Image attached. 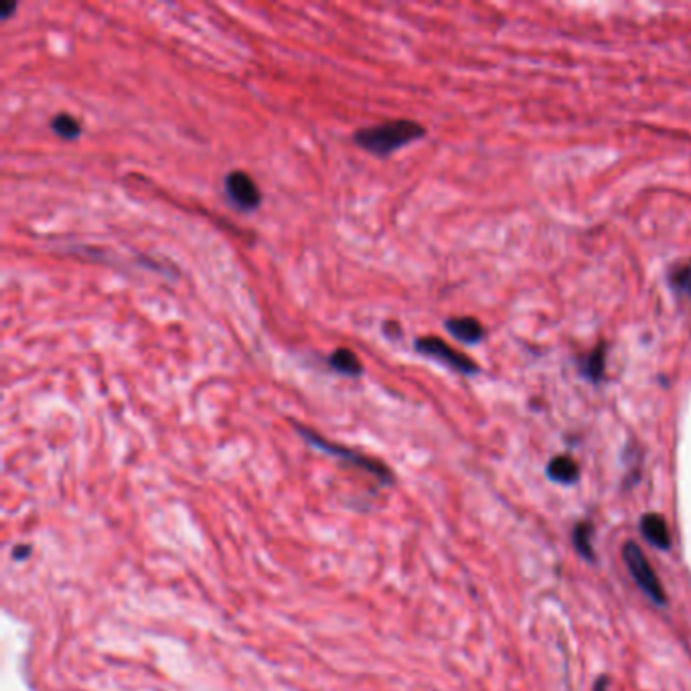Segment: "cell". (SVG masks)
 <instances>
[{"label":"cell","mask_w":691,"mask_h":691,"mask_svg":"<svg viewBox=\"0 0 691 691\" xmlns=\"http://www.w3.org/2000/svg\"><path fill=\"white\" fill-rule=\"evenodd\" d=\"M424 134V126H420L414 120H391V122L357 130L353 140L363 151L377 156H388L400 151L402 146L410 145V142L422 138Z\"/></svg>","instance_id":"6da1fadb"},{"label":"cell","mask_w":691,"mask_h":691,"mask_svg":"<svg viewBox=\"0 0 691 691\" xmlns=\"http://www.w3.org/2000/svg\"><path fill=\"white\" fill-rule=\"evenodd\" d=\"M623 560L629 572L635 580L637 586L643 590V593L651 598L655 604H665L667 596H665V588L661 584L657 572H655L651 561L647 560L645 552L635 544V541H629L623 547Z\"/></svg>","instance_id":"7a4b0ae2"},{"label":"cell","mask_w":691,"mask_h":691,"mask_svg":"<svg viewBox=\"0 0 691 691\" xmlns=\"http://www.w3.org/2000/svg\"><path fill=\"white\" fill-rule=\"evenodd\" d=\"M416 349L420 353H424V355H428V357H434V359H438L440 363H444V365L454 369V372L470 375V373H475L476 369H479L473 359H468L465 353L457 351V349L451 347L446 343V341L438 339V337L418 339Z\"/></svg>","instance_id":"3957f363"},{"label":"cell","mask_w":691,"mask_h":691,"mask_svg":"<svg viewBox=\"0 0 691 691\" xmlns=\"http://www.w3.org/2000/svg\"><path fill=\"white\" fill-rule=\"evenodd\" d=\"M225 195L230 197L235 208L244 211L255 209L262 201L258 185L244 170H233L225 177Z\"/></svg>","instance_id":"277c9868"},{"label":"cell","mask_w":691,"mask_h":691,"mask_svg":"<svg viewBox=\"0 0 691 691\" xmlns=\"http://www.w3.org/2000/svg\"><path fill=\"white\" fill-rule=\"evenodd\" d=\"M298 430H301V434H302V436H304L306 440H309V443H312V444H315V446H318L320 451L333 452V454H337V457L351 459L353 462H357V465L365 467L367 470H372V473L381 475L383 479L388 481V476H389L388 468L383 467V465H380V462H375V460H369V459H365V457H359V454H355V452H351V451H345V448H339V446H334V444H331V443H326V440H323V438H320V436H317L315 432H310V430H306V428H301V426H298Z\"/></svg>","instance_id":"5b68a950"},{"label":"cell","mask_w":691,"mask_h":691,"mask_svg":"<svg viewBox=\"0 0 691 691\" xmlns=\"http://www.w3.org/2000/svg\"><path fill=\"white\" fill-rule=\"evenodd\" d=\"M640 533H643V538L649 541L651 546L659 547V550H669V546H671L669 527L665 519L657 515V513H647V515H643V519H640Z\"/></svg>","instance_id":"8992f818"},{"label":"cell","mask_w":691,"mask_h":691,"mask_svg":"<svg viewBox=\"0 0 691 691\" xmlns=\"http://www.w3.org/2000/svg\"><path fill=\"white\" fill-rule=\"evenodd\" d=\"M446 329L451 331L454 339L462 341V343H479L484 337V331L481 323L473 317H457L446 320Z\"/></svg>","instance_id":"52a82bcc"},{"label":"cell","mask_w":691,"mask_h":691,"mask_svg":"<svg viewBox=\"0 0 691 691\" xmlns=\"http://www.w3.org/2000/svg\"><path fill=\"white\" fill-rule=\"evenodd\" d=\"M578 475L580 468L576 465V460L569 457H555L547 465V476L560 484H574L578 481Z\"/></svg>","instance_id":"ba28073f"},{"label":"cell","mask_w":691,"mask_h":691,"mask_svg":"<svg viewBox=\"0 0 691 691\" xmlns=\"http://www.w3.org/2000/svg\"><path fill=\"white\" fill-rule=\"evenodd\" d=\"M329 365L334 369L337 373H343V375H351V377H357L361 375L363 372V365L357 355H355L351 349H337L331 355L329 359Z\"/></svg>","instance_id":"9c48e42d"},{"label":"cell","mask_w":691,"mask_h":691,"mask_svg":"<svg viewBox=\"0 0 691 691\" xmlns=\"http://www.w3.org/2000/svg\"><path fill=\"white\" fill-rule=\"evenodd\" d=\"M572 541L576 552H578L584 560L593 561L594 560V547H593V525L588 522H580L574 527Z\"/></svg>","instance_id":"30bf717a"},{"label":"cell","mask_w":691,"mask_h":691,"mask_svg":"<svg viewBox=\"0 0 691 691\" xmlns=\"http://www.w3.org/2000/svg\"><path fill=\"white\" fill-rule=\"evenodd\" d=\"M580 367H582V373L586 375L588 380L601 381L602 375H604V369H607V359H604V349L598 347L596 351L590 353L588 357L580 363Z\"/></svg>","instance_id":"8fae6325"},{"label":"cell","mask_w":691,"mask_h":691,"mask_svg":"<svg viewBox=\"0 0 691 691\" xmlns=\"http://www.w3.org/2000/svg\"><path fill=\"white\" fill-rule=\"evenodd\" d=\"M51 128H53V132L57 134V137L66 138V140H74L82 134L80 122H77L74 116H69V114H59V116H55L53 122H51Z\"/></svg>","instance_id":"7c38bea8"},{"label":"cell","mask_w":691,"mask_h":691,"mask_svg":"<svg viewBox=\"0 0 691 691\" xmlns=\"http://www.w3.org/2000/svg\"><path fill=\"white\" fill-rule=\"evenodd\" d=\"M669 282H671V288L686 294L691 301V262L675 266L669 274Z\"/></svg>","instance_id":"4fadbf2b"},{"label":"cell","mask_w":691,"mask_h":691,"mask_svg":"<svg viewBox=\"0 0 691 691\" xmlns=\"http://www.w3.org/2000/svg\"><path fill=\"white\" fill-rule=\"evenodd\" d=\"M14 9H17V4H14L12 0H3V3H0V17H3V19L11 17V12Z\"/></svg>","instance_id":"5bb4252c"},{"label":"cell","mask_w":691,"mask_h":691,"mask_svg":"<svg viewBox=\"0 0 691 691\" xmlns=\"http://www.w3.org/2000/svg\"><path fill=\"white\" fill-rule=\"evenodd\" d=\"M594 691H609V683L607 679H598L596 686H594Z\"/></svg>","instance_id":"9a60e30c"}]
</instances>
